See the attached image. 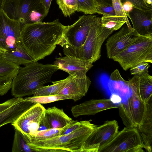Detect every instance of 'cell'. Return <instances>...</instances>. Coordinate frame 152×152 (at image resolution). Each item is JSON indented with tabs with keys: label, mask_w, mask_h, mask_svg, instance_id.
Returning a JSON list of instances; mask_svg holds the SVG:
<instances>
[{
	"label": "cell",
	"mask_w": 152,
	"mask_h": 152,
	"mask_svg": "<svg viewBox=\"0 0 152 152\" xmlns=\"http://www.w3.org/2000/svg\"><path fill=\"white\" fill-rule=\"evenodd\" d=\"M65 26L58 19L25 24L21 28V44L34 61H37L50 55L57 45L63 47Z\"/></svg>",
	"instance_id": "cell-1"
},
{
	"label": "cell",
	"mask_w": 152,
	"mask_h": 152,
	"mask_svg": "<svg viewBox=\"0 0 152 152\" xmlns=\"http://www.w3.org/2000/svg\"><path fill=\"white\" fill-rule=\"evenodd\" d=\"M58 70L53 64H44L37 61L20 67L12 80V95L16 98L33 95L35 90L52 82V76Z\"/></svg>",
	"instance_id": "cell-2"
},
{
	"label": "cell",
	"mask_w": 152,
	"mask_h": 152,
	"mask_svg": "<svg viewBox=\"0 0 152 152\" xmlns=\"http://www.w3.org/2000/svg\"><path fill=\"white\" fill-rule=\"evenodd\" d=\"M96 126L89 121H83L78 129L68 134L28 144L33 152H82L86 140Z\"/></svg>",
	"instance_id": "cell-3"
},
{
	"label": "cell",
	"mask_w": 152,
	"mask_h": 152,
	"mask_svg": "<svg viewBox=\"0 0 152 152\" xmlns=\"http://www.w3.org/2000/svg\"><path fill=\"white\" fill-rule=\"evenodd\" d=\"M100 19L98 17L82 46L77 49H67L64 52L65 56L75 57L92 63L100 58L102 45L113 32L102 26Z\"/></svg>",
	"instance_id": "cell-4"
},
{
	"label": "cell",
	"mask_w": 152,
	"mask_h": 152,
	"mask_svg": "<svg viewBox=\"0 0 152 152\" xmlns=\"http://www.w3.org/2000/svg\"><path fill=\"white\" fill-rule=\"evenodd\" d=\"M125 71L140 63H152V37H143L114 57Z\"/></svg>",
	"instance_id": "cell-5"
},
{
	"label": "cell",
	"mask_w": 152,
	"mask_h": 152,
	"mask_svg": "<svg viewBox=\"0 0 152 152\" xmlns=\"http://www.w3.org/2000/svg\"><path fill=\"white\" fill-rule=\"evenodd\" d=\"M144 145L137 128L124 127L98 152H143Z\"/></svg>",
	"instance_id": "cell-6"
},
{
	"label": "cell",
	"mask_w": 152,
	"mask_h": 152,
	"mask_svg": "<svg viewBox=\"0 0 152 152\" xmlns=\"http://www.w3.org/2000/svg\"><path fill=\"white\" fill-rule=\"evenodd\" d=\"M97 18L94 15H83L79 17L78 20L72 25L66 26L64 45H68L74 49L82 46Z\"/></svg>",
	"instance_id": "cell-7"
},
{
	"label": "cell",
	"mask_w": 152,
	"mask_h": 152,
	"mask_svg": "<svg viewBox=\"0 0 152 152\" xmlns=\"http://www.w3.org/2000/svg\"><path fill=\"white\" fill-rule=\"evenodd\" d=\"M45 107L42 104H34L23 113L11 125L20 131L28 143L31 136L38 131L40 123L44 116Z\"/></svg>",
	"instance_id": "cell-8"
},
{
	"label": "cell",
	"mask_w": 152,
	"mask_h": 152,
	"mask_svg": "<svg viewBox=\"0 0 152 152\" xmlns=\"http://www.w3.org/2000/svg\"><path fill=\"white\" fill-rule=\"evenodd\" d=\"M119 127L115 120L107 121L96 126L86 140L82 152H98L115 137L119 132Z\"/></svg>",
	"instance_id": "cell-9"
},
{
	"label": "cell",
	"mask_w": 152,
	"mask_h": 152,
	"mask_svg": "<svg viewBox=\"0 0 152 152\" xmlns=\"http://www.w3.org/2000/svg\"><path fill=\"white\" fill-rule=\"evenodd\" d=\"M20 22L11 19L2 8L0 9V50L2 52L15 49L21 43Z\"/></svg>",
	"instance_id": "cell-10"
},
{
	"label": "cell",
	"mask_w": 152,
	"mask_h": 152,
	"mask_svg": "<svg viewBox=\"0 0 152 152\" xmlns=\"http://www.w3.org/2000/svg\"><path fill=\"white\" fill-rule=\"evenodd\" d=\"M40 0H5L2 9L11 19L25 24L30 15L42 7Z\"/></svg>",
	"instance_id": "cell-11"
},
{
	"label": "cell",
	"mask_w": 152,
	"mask_h": 152,
	"mask_svg": "<svg viewBox=\"0 0 152 152\" xmlns=\"http://www.w3.org/2000/svg\"><path fill=\"white\" fill-rule=\"evenodd\" d=\"M120 29L109 37L105 44L107 56L112 59L131 44L144 37L131 31L126 23Z\"/></svg>",
	"instance_id": "cell-12"
},
{
	"label": "cell",
	"mask_w": 152,
	"mask_h": 152,
	"mask_svg": "<svg viewBox=\"0 0 152 152\" xmlns=\"http://www.w3.org/2000/svg\"><path fill=\"white\" fill-rule=\"evenodd\" d=\"M86 74L82 72L72 73L70 80L55 95L71 96L75 101L81 99L86 94L91 84Z\"/></svg>",
	"instance_id": "cell-13"
},
{
	"label": "cell",
	"mask_w": 152,
	"mask_h": 152,
	"mask_svg": "<svg viewBox=\"0 0 152 152\" xmlns=\"http://www.w3.org/2000/svg\"><path fill=\"white\" fill-rule=\"evenodd\" d=\"M118 108L110 99H92L72 107L71 111L75 117L83 115H94L103 111Z\"/></svg>",
	"instance_id": "cell-14"
},
{
	"label": "cell",
	"mask_w": 152,
	"mask_h": 152,
	"mask_svg": "<svg viewBox=\"0 0 152 152\" xmlns=\"http://www.w3.org/2000/svg\"><path fill=\"white\" fill-rule=\"evenodd\" d=\"M133 29L139 35L152 37V10L144 11L133 8L127 16Z\"/></svg>",
	"instance_id": "cell-15"
},
{
	"label": "cell",
	"mask_w": 152,
	"mask_h": 152,
	"mask_svg": "<svg viewBox=\"0 0 152 152\" xmlns=\"http://www.w3.org/2000/svg\"><path fill=\"white\" fill-rule=\"evenodd\" d=\"M107 88L109 94L119 96L121 98L122 102L128 99L132 93L129 80H125L117 69L111 74L107 83Z\"/></svg>",
	"instance_id": "cell-16"
},
{
	"label": "cell",
	"mask_w": 152,
	"mask_h": 152,
	"mask_svg": "<svg viewBox=\"0 0 152 152\" xmlns=\"http://www.w3.org/2000/svg\"><path fill=\"white\" fill-rule=\"evenodd\" d=\"M93 63L75 57L66 56L56 58L53 64L58 69L64 71L69 74L77 72L86 73L93 66Z\"/></svg>",
	"instance_id": "cell-17"
},
{
	"label": "cell",
	"mask_w": 152,
	"mask_h": 152,
	"mask_svg": "<svg viewBox=\"0 0 152 152\" xmlns=\"http://www.w3.org/2000/svg\"><path fill=\"white\" fill-rule=\"evenodd\" d=\"M152 96L146 102V110L143 119L137 128L141 137L144 148L152 152Z\"/></svg>",
	"instance_id": "cell-18"
},
{
	"label": "cell",
	"mask_w": 152,
	"mask_h": 152,
	"mask_svg": "<svg viewBox=\"0 0 152 152\" xmlns=\"http://www.w3.org/2000/svg\"><path fill=\"white\" fill-rule=\"evenodd\" d=\"M130 88L143 101L146 102L152 96V76L148 73L138 77L133 76L129 80Z\"/></svg>",
	"instance_id": "cell-19"
},
{
	"label": "cell",
	"mask_w": 152,
	"mask_h": 152,
	"mask_svg": "<svg viewBox=\"0 0 152 152\" xmlns=\"http://www.w3.org/2000/svg\"><path fill=\"white\" fill-rule=\"evenodd\" d=\"M34 104L22 98L17 102L0 113V127L14 122L23 113Z\"/></svg>",
	"instance_id": "cell-20"
},
{
	"label": "cell",
	"mask_w": 152,
	"mask_h": 152,
	"mask_svg": "<svg viewBox=\"0 0 152 152\" xmlns=\"http://www.w3.org/2000/svg\"><path fill=\"white\" fill-rule=\"evenodd\" d=\"M44 116L48 122L50 128H62L72 121L63 109L56 107L45 109Z\"/></svg>",
	"instance_id": "cell-21"
},
{
	"label": "cell",
	"mask_w": 152,
	"mask_h": 152,
	"mask_svg": "<svg viewBox=\"0 0 152 152\" xmlns=\"http://www.w3.org/2000/svg\"><path fill=\"white\" fill-rule=\"evenodd\" d=\"M6 60L19 66L26 65L34 61L26 52L20 43L14 49L2 52Z\"/></svg>",
	"instance_id": "cell-22"
},
{
	"label": "cell",
	"mask_w": 152,
	"mask_h": 152,
	"mask_svg": "<svg viewBox=\"0 0 152 152\" xmlns=\"http://www.w3.org/2000/svg\"><path fill=\"white\" fill-rule=\"evenodd\" d=\"M128 100L133 120L137 127L144 118L146 110V102L142 101L133 92Z\"/></svg>",
	"instance_id": "cell-23"
},
{
	"label": "cell",
	"mask_w": 152,
	"mask_h": 152,
	"mask_svg": "<svg viewBox=\"0 0 152 152\" xmlns=\"http://www.w3.org/2000/svg\"><path fill=\"white\" fill-rule=\"evenodd\" d=\"M72 74H69L66 78L61 80L52 81V85L45 86H43L35 90L33 96H41L55 95L61 90L71 79Z\"/></svg>",
	"instance_id": "cell-24"
},
{
	"label": "cell",
	"mask_w": 152,
	"mask_h": 152,
	"mask_svg": "<svg viewBox=\"0 0 152 152\" xmlns=\"http://www.w3.org/2000/svg\"><path fill=\"white\" fill-rule=\"evenodd\" d=\"M119 115L124 124L128 128H137L132 115L128 99L122 102L118 105Z\"/></svg>",
	"instance_id": "cell-25"
},
{
	"label": "cell",
	"mask_w": 152,
	"mask_h": 152,
	"mask_svg": "<svg viewBox=\"0 0 152 152\" xmlns=\"http://www.w3.org/2000/svg\"><path fill=\"white\" fill-rule=\"evenodd\" d=\"M2 52L0 53V77L13 79L16 76L20 66L5 59Z\"/></svg>",
	"instance_id": "cell-26"
},
{
	"label": "cell",
	"mask_w": 152,
	"mask_h": 152,
	"mask_svg": "<svg viewBox=\"0 0 152 152\" xmlns=\"http://www.w3.org/2000/svg\"><path fill=\"white\" fill-rule=\"evenodd\" d=\"M100 22L102 26L114 31L121 28L126 21L122 17L103 15L101 18Z\"/></svg>",
	"instance_id": "cell-27"
},
{
	"label": "cell",
	"mask_w": 152,
	"mask_h": 152,
	"mask_svg": "<svg viewBox=\"0 0 152 152\" xmlns=\"http://www.w3.org/2000/svg\"><path fill=\"white\" fill-rule=\"evenodd\" d=\"M12 150V152H33L23 134L15 129Z\"/></svg>",
	"instance_id": "cell-28"
},
{
	"label": "cell",
	"mask_w": 152,
	"mask_h": 152,
	"mask_svg": "<svg viewBox=\"0 0 152 152\" xmlns=\"http://www.w3.org/2000/svg\"><path fill=\"white\" fill-rule=\"evenodd\" d=\"M26 100L34 104H44L66 99H72L70 96L54 95L29 97L24 98Z\"/></svg>",
	"instance_id": "cell-29"
},
{
	"label": "cell",
	"mask_w": 152,
	"mask_h": 152,
	"mask_svg": "<svg viewBox=\"0 0 152 152\" xmlns=\"http://www.w3.org/2000/svg\"><path fill=\"white\" fill-rule=\"evenodd\" d=\"M64 127L62 128H50L44 130L38 131L31 136L29 143L61 135Z\"/></svg>",
	"instance_id": "cell-30"
},
{
	"label": "cell",
	"mask_w": 152,
	"mask_h": 152,
	"mask_svg": "<svg viewBox=\"0 0 152 152\" xmlns=\"http://www.w3.org/2000/svg\"><path fill=\"white\" fill-rule=\"evenodd\" d=\"M56 2L65 17H69L77 11V0H56Z\"/></svg>",
	"instance_id": "cell-31"
},
{
	"label": "cell",
	"mask_w": 152,
	"mask_h": 152,
	"mask_svg": "<svg viewBox=\"0 0 152 152\" xmlns=\"http://www.w3.org/2000/svg\"><path fill=\"white\" fill-rule=\"evenodd\" d=\"M96 6L94 0H77V11L92 15L96 13Z\"/></svg>",
	"instance_id": "cell-32"
},
{
	"label": "cell",
	"mask_w": 152,
	"mask_h": 152,
	"mask_svg": "<svg viewBox=\"0 0 152 152\" xmlns=\"http://www.w3.org/2000/svg\"><path fill=\"white\" fill-rule=\"evenodd\" d=\"M150 66V63L142 62L131 68L130 71L132 75L140 77L148 73V69Z\"/></svg>",
	"instance_id": "cell-33"
},
{
	"label": "cell",
	"mask_w": 152,
	"mask_h": 152,
	"mask_svg": "<svg viewBox=\"0 0 152 152\" xmlns=\"http://www.w3.org/2000/svg\"><path fill=\"white\" fill-rule=\"evenodd\" d=\"M112 6L114 9L117 16L124 17L126 20V25L131 31L134 30L132 27L126 14L124 11L122 3L120 0H112Z\"/></svg>",
	"instance_id": "cell-34"
},
{
	"label": "cell",
	"mask_w": 152,
	"mask_h": 152,
	"mask_svg": "<svg viewBox=\"0 0 152 152\" xmlns=\"http://www.w3.org/2000/svg\"><path fill=\"white\" fill-rule=\"evenodd\" d=\"M13 78L0 77V96L6 94L11 89Z\"/></svg>",
	"instance_id": "cell-35"
},
{
	"label": "cell",
	"mask_w": 152,
	"mask_h": 152,
	"mask_svg": "<svg viewBox=\"0 0 152 152\" xmlns=\"http://www.w3.org/2000/svg\"><path fill=\"white\" fill-rule=\"evenodd\" d=\"M96 13L106 16L116 15L112 5H97Z\"/></svg>",
	"instance_id": "cell-36"
},
{
	"label": "cell",
	"mask_w": 152,
	"mask_h": 152,
	"mask_svg": "<svg viewBox=\"0 0 152 152\" xmlns=\"http://www.w3.org/2000/svg\"><path fill=\"white\" fill-rule=\"evenodd\" d=\"M82 121H72L68 123L64 127L61 135H64L70 133L78 129L82 125Z\"/></svg>",
	"instance_id": "cell-37"
},
{
	"label": "cell",
	"mask_w": 152,
	"mask_h": 152,
	"mask_svg": "<svg viewBox=\"0 0 152 152\" xmlns=\"http://www.w3.org/2000/svg\"><path fill=\"white\" fill-rule=\"evenodd\" d=\"M122 3L128 1L131 3L133 5L134 8L144 11L152 10V8L147 6L142 0H120Z\"/></svg>",
	"instance_id": "cell-38"
},
{
	"label": "cell",
	"mask_w": 152,
	"mask_h": 152,
	"mask_svg": "<svg viewBox=\"0 0 152 152\" xmlns=\"http://www.w3.org/2000/svg\"><path fill=\"white\" fill-rule=\"evenodd\" d=\"M21 98H13L8 99L5 102L0 104V113L9 108L19 101Z\"/></svg>",
	"instance_id": "cell-39"
},
{
	"label": "cell",
	"mask_w": 152,
	"mask_h": 152,
	"mask_svg": "<svg viewBox=\"0 0 152 152\" xmlns=\"http://www.w3.org/2000/svg\"><path fill=\"white\" fill-rule=\"evenodd\" d=\"M122 5L123 10L127 17L134 8L133 5L131 3L128 1L122 3Z\"/></svg>",
	"instance_id": "cell-40"
},
{
	"label": "cell",
	"mask_w": 152,
	"mask_h": 152,
	"mask_svg": "<svg viewBox=\"0 0 152 152\" xmlns=\"http://www.w3.org/2000/svg\"><path fill=\"white\" fill-rule=\"evenodd\" d=\"M50 125L44 116L40 123L38 131H42L50 129Z\"/></svg>",
	"instance_id": "cell-41"
},
{
	"label": "cell",
	"mask_w": 152,
	"mask_h": 152,
	"mask_svg": "<svg viewBox=\"0 0 152 152\" xmlns=\"http://www.w3.org/2000/svg\"><path fill=\"white\" fill-rule=\"evenodd\" d=\"M110 99L113 104H118L122 102L121 97L115 94L110 95Z\"/></svg>",
	"instance_id": "cell-42"
},
{
	"label": "cell",
	"mask_w": 152,
	"mask_h": 152,
	"mask_svg": "<svg viewBox=\"0 0 152 152\" xmlns=\"http://www.w3.org/2000/svg\"><path fill=\"white\" fill-rule=\"evenodd\" d=\"M97 5H112V0H94Z\"/></svg>",
	"instance_id": "cell-43"
},
{
	"label": "cell",
	"mask_w": 152,
	"mask_h": 152,
	"mask_svg": "<svg viewBox=\"0 0 152 152\" xmlns=\"http://www.w3.org/2000/svg\"><path fill=\"white\" fill-rule=\"evenodd\" d=\"M52 1V0H40L42 5L45 7L46 10L48 11H49Z\"/></svg>",
	"instance_id": "cell-44"
},
{
	"label": "cell",
	"mask_w": 152,
	"mask_h": 152,
	"mask_svg": "<svg viewBox=\"0 0 152 152\" xmlns=\"http://www.w3.org/2000/svg\"><path fill=\"white\" fill-rule=\"evenodd\" d=\"M148 7L152 8V0H142Z\"/></svg>",
	"instance_id": "cell-45"
},
{
	"label": "cell",
	"mask_w": 152,
	"mask_h": 152,
	"mask_svg": "<svg viewBox=\"0 0 152 152\" xmlns=\"http://www.w3.org/2000/svg\"><path fill=\"white\" fill-rule=\"evenodd\" d=\"M5 0H0V9L2 8V7Z\"/></svg>",
	"instance_id": "cell-46"
},
{
	"label": "cell",
	"mask_w": 152,
	"mask_h": 152,
	"mask_svg": "<svg viewBox=\"0 0 152 152\" xmlns=\"http://www.w3.org/2000/svg\"><path fill=\"white\" fill-rule=\"evenodd\" d=\"M1 52H1V51L0 50V53H1Z\"/></svg>",
	"instance_id": "cell-47"
}]
</instances>
